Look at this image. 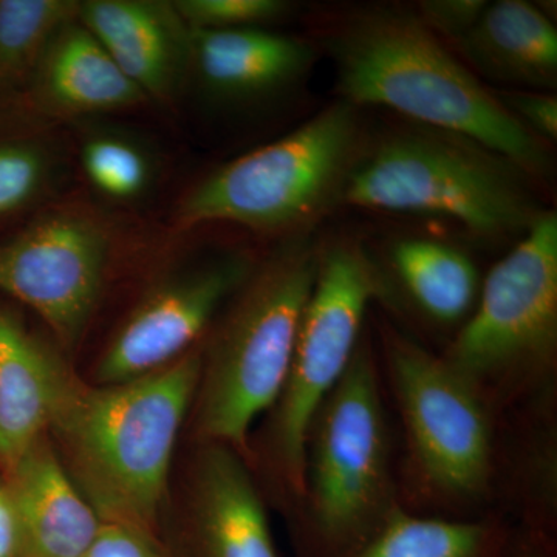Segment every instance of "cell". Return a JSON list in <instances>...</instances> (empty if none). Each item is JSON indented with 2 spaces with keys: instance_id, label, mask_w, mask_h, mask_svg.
<instances>
[{
  "instance_id": "obj_1",
  "label": "cell",
  "mask_w": 557,
  "mask_h": 557,
  "mask_svg": "<svg viewBox=\"0 0 557 557\" xmlns=\"http://www.w3.org/2000/svg\"><path fill=\"white\" fill-rule=\"evenodd\" d=\"M341 100L380 106L429 129L467 138L527 175L547 168V150L496 95L434 35L418 14L366 7L336 25L325 40Z\"/></svg>"
},
{
  "instance_id": "obj_2",
  "label": "cell",
  "mask_w": 557,
  "mask_h": 557,
  "mask_svg": "<svg viewBox=\"0 0 557 557\" xmlns=\"http://www.w3.org/2000/svg\"><path fill=\"white\" fill-rule=\"evenodd\" d=\"M201 362L193 348L166 368L101 387L65 373L50 429L64 446L70 478L102 522L152 533Z\"/></svg>"
},
{
  "instance_id": "obj_3",
  "label": "cell",
  "mask_w": 557,
  "mask_h": 557,
  "mask_svg": "<svg viewBox=\"0 0 557 557\" xmlns=\"http://www.w3.org/2000/svg\"><path fill=\"white\" fill-rule=\"evenodd\" d=\"M321 242L292 234L228 300L201 351L197 429L205 443L248 450L256 418L273 409L287 380L300 319L317 278Z\"/></svg>"
},
{
  "instance_id": "obj_4",
  "label": "cell",
  "mask_w": 557,
  "mask_h": 557,
  "mask_svg": "<svg viewBox=\"0 0 557 557\" xmlns=\"http://www.w3.org/2000/svg\"><path fill=\"white\" fill-rule=\"evenodd\" d=\"M379 368L362 336L313 417L299 500L300 557H344L399 507Z\"/></svg>"
},
{
  "instance_id": "obj_5",
  "label": "cell",
  "mask_w": 557,
  "mask_h": 557,
  "mask_svg": "<svg viewBox=\"0 0 557 557\" xmlns=\"http://www.w3.org/2000/svg\"><path fill=\"white\" fill-rule=\"evenodd\" d=\"M525 178V172L491 150L424 127L366 143L344 203L437 215L479 236H512L525 234L544 212Z\"/></svg>"
},
{
  "instance_id": "obj_6",
  "label": "cell",
  "mask_w": 557,
  "mask_h": 557,
  "mask_svg": "<svg viewBox=\"0 0 557 557\" xmlns=\"http://www.w3.org/2000/svg\"><path fill=\"white\" fill-rule=\"evenodd\" d=\"M366 146L358 108L329 106L285 137L212 171L180 201L175 225L236 223L256 231H299L344 203Z\"/></svg>"
},
{
  "instance_id": "obj_7",
  "label": "cell",
  "mask_w": 557,
  "mask_h": 557,
  "mask_svg": "<svg viewBox=\"0 0 557 557\" xmlns=\"http://www.w3.org/2000/svg\"><path fill=\"white\" fill-rule=\"evenodd\" d=\"M443 359L496 409L547 386L557 362V218L544 211L497 262Z\"/></svg>"
},
{
  "instance_id": "obj_8",
  "label": "cell",
  "mask_w": 557,
  "mask_h": 557,
  "mask_svg": "<svg viewBox=\"0 0 557 557\" xmlns=\"http://www.w3.org/2000/svg\"><path fill=\"white\" fill-rule=\"evenodd\" d=\"M383 350L418 496L449 511L486 500L496 475L493 405L442 355L397 330H384Z\"/></svg>"
},
{
  "instance_id": "obj_9",
  "label": "cell",
  "mask_w": 557,
  "mask_h": 557,
  "mask_svg": "<svg viewBox=\"0 0 557 557\" xmlns=\"http://www.w3.org/2000/svg\"><path fill=\"white\" fill-rule=\"evenodd\" d=\"M384 293L386 274L364 245L354 239L322 244L317 278L267 438L270 467L293 504L302 497L311 421L354 359L370 304Z\"/></svg>"
},
{
  "instance_id": "obj_10",
  "label": "cell",
  "mask_w": 557,
  "mask_h": 557,
  "mask_svg": "<svg viewBox=\"0 0 557 557\" xmlns=\"http://www.w3.org/2000/svg\"><path fill=\"white\" fill-rule=\"evenodd\" d=\"M110 244L108 225L86 209H46L0 242V293L75 344L100 300Z\"/></svg>"
},
{
  "instance_id": "obj_11",
  "label": "cell",
  "mask_w": 557,
  "mask_h": 557,
  "mask_svg": "<svg viewBox=\"0 0 557 557\" xmlns=\"http://www.w3.org/2000/svg\"><path fill=\"white\" fill-rule=\"evenodd\" d=\"M252 267L247 256L228 255L161 281L110 341L98 364V380L126 383L188 354Z\"/></svg>"
},
{
  "instance_id": "obj_12",
  "label": "cell",
  "mask_w": 557,
  "mask_h": 557,
  "mask_svg": "<svg viewBox=\"0 0 557 557\" xmlns=\"http://www.w3.org/2000/svg\"><path fill=\"white\" fill-rule=\"evenodd\" d=\"M79 22L148 100H174L189 78L190 28L174 2L86 0Z\"/></svg>"
},
{
  "instance_id": "obj_13",
  "label": "cell",
  "mask_w": 557,
  "mask_h": 557,
  "mask_svg": "<svg viewBox=\"0 0 557 557\" xmlns=\"http://www.w3.org/2000/svg\"><path fill=\"white\" fill-rule=\"evenodd\" d=\"M313 46L262 27L190 28V75L223 102L265 100L298 86L313 67Z\"/></svg>"
},
{
  "instance_id": "obj_14",
  "label": "cell",
  "mask_w": 557,
  "mask_h": 557,
  "mask_svg": "<svg viewBox=\"0 0 557 557\" xmlns=\"http://www.w3.org/2000/svg\"><path fill=\"white\" fill-rule=\"evenodd\" d=\"M190 504L189 557H278L262 497L237 450L207 443Z\"/></svg>"
},
{
  "instance_id": "obj_15",
  "label": "cell",
  "mask_w": 557,
  "mask_h": 557,
  "mask_svg": "<svg viewBox=\"0 0 557 557\" xmlns=\"http://www.w3.org/2000/svg\"><path fill=\"white\" fill-rule=\"evenodd\" d=\"M22 91L33 112L47 119L119 112L148 101L79 20L54 36Z\"/></svg>"
},
{
  "instance_id": "obj_16",
  "label": "cell",
  "mask_w": 557,
  "mask_h": 557,
  "mask_svg": "<svg viewBox=\"0 0 557 557\" xmlns=\"http://www.w3.org/2000/svg\"><path fill=\"white\" fill-rule=\"evenodd\" d=\"M22 557H81L102 525L46 437L10 469Z\"/></svg>"
},
{
  "instance_id": "obj_17",
  "label": "cell",
  "mask_w": 557,
  "mask_h": 557,
  "mask_svg": "<svg viewBox=\"0 0 557 557\" xmlns=\"http://www.w3.org/2000/svg\"><path fill=\"white\" fill-rule=\"evenodd\" d=\"M67 366L0 304V467L10 469L50 429Z\"/></svg>"
},
{
  "instance_id": "obj_18",
  "label": "cell",
  "mask_w": 557,
  "mask_h": 557,
  "mask_svg": "<svg viewBox=\"0 0 557 557\" xmlns=\"http://www.w3.org/2000/svg\"><path fill=\"white\" fill-rule=\"evenodd\" d=\"M458 53L486 78L528 91L557 84V32L548 14L525 0L486 3L478 22L454 40Z\"/></svg>"
},
{
  "instance_id": "obj_19",
  "label": "cell",
  "mask_w": 557,
  "mask_h": 557,
  "mask_svg": "<svg viewBox=\"0 0 557 557\" xmlns=\"http://www.w3.org/2000/svg\"><path fill=\"white\" fill-rule=\"evenodd\" d=\"M388 256L399 284L424 317L440 325L467 321L482 287L467 252L443 242L408 237L395 242Z\"/></svg>"
},
{
  "instance_id": "obj_20",
  "label": "cell",
  "mask_w": 557,
  "mask_h": 557,
  "mask_svg": "<svg viewBox=\"0 0 557 557\" xmlns=\"http://www.w3.org/2000/svg\"><path fill=\"white\" fill-rule=\"evenodd\" d=\"M509 545L507 531L494 520L432 518L399 505L344 557H507Z\"/></svg>"
},
{
  "instance_id": "obj_21",
  "label": "cell",
  "mask_w": 557,
  "mask_h": 557,
  "mask_svg": "<svg viewBox=\"0 0 557 557\" xmlns=\"http://www.w3.org/2000/svg\"><path fill=\"white\" fill-rule=\"evenodd\" d=\"M76 0H0V100L20 94L51 40L79 20Z\"/></svg>"
},
{
  "instance_id": "obj_22",
  "label": "cell",
  "mask_w": 557,
  "mask_h": 557,
  "mask_svg": "<svg viewBox=\"0 0 557 557\" xmlns=\"http://www.w3.org/2000/svg\"><path fill=\"white\" fill-rule=\"evenodd\" d=\"M84 174L102 196L112 200L138 199L152 182V160L145 148L127 135L98 131L81 143Z\"/></svg>"
},
{
  "instance_id": "obj_23",
  "label": "cell",
  "mask_w": 557,
  "mask_h": 557,
  "mask_svg": "<svg viewBox=\"0 0 557 557\" xmlns=\"http://www.w3.org/2000/svg\"><path fill=\"white\" fill-rule=\"evenodd\" d=\"M50 177V153L39 141L0 134V222L38 203Z\"/></svg>"
},
{
  "instance_id": "obj_24",
  "label": "cell",
  "mask_w": 557,
  "mask_h": 557,
  "mask_svg": "<svg viewBox=\"0 0 557 557\" xmlns=\"http://www.w3.org/2000/svg\"><path fill=\"white\" fill-rule=\"evenodd\" d=\"M174 7L193 30L262 27L292 9L284 0H177Z\"/></svg>"
},
{
  "instance_id": "obj_25",
  "label": "cell",
  "mask_w": 557,
  "mask_h": 557,
  "mask_svg": "<svg viewBox=\"0 0 557 557\" xmlns=\"http://www.w3.org/2000/svg\"><path fill=\"white\" fill-rule=\"evenodd\" d=\"M505 109L537 139L556 141L557 98L548 91H505L496 95Z\"/></svg>"
},
{
  "instance_id": "obj_26",
  "label": "cell",
  "mask_w": 557,
  "mask_h": 557,
  "mask_svg": "<svg viewBox=\"0 0 557 557\" xmlns=\"http://www.w3.org/2000/svg\"><path fill=\"white\" fill-rule=\"evenodd\" d=\"M81 557H166L152 533L123 523L102 522L97 537Z\"/></svg>"
},
{
  "instance_id": "obj_27",
  "label": "cell",
  "mask_w": 557,
  "mask_h": 557,
  "mask_svg": "<svg viewBox=\"0 0 557 557\" xmlns=\"http://www.w3.org/2000/svg\"><path fill=\"white\" fill-rule=\"evenodd\" d=\"M486 3L483 0H428L418 7V17L434 35H443L454 42L478 22Z\"/></svg>"
},
{
  "instance_id": "obj_28",
  "label": "cell",
  "mask_w": 557,
  "mask_h": 557,
  "mask_svg": "<svg viewBox=\"0 0 557 557\" xmlns=\"http://www.w3.org/2000/svg\"><path fill=\"white\" fill-rule=\"evenodd\" d=\"M0 557H22V536L9 487L0 485Z\"/></svg>"
},
{
  "instance_id": "obj_29",
  "label": "cell",
  "mask_w": 557,
  "mask_h": 557,
  "mask_svg": "<svg viewBox=\"0 0 557 557\" xmlns=\"http://www.w3.org/2000/svg\"><path fill=\"white\" fill-rule=\"evenodd\" d=\"M507 557H555V552L549 537L531 533L518 548L509 545Z\"/></svg>"
}]
</instances>
